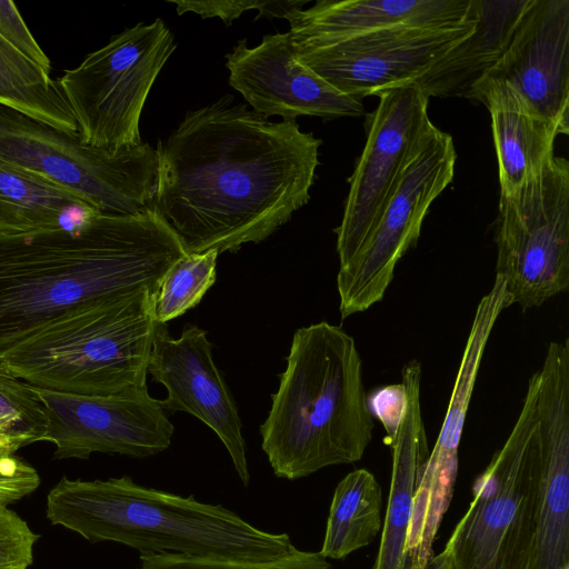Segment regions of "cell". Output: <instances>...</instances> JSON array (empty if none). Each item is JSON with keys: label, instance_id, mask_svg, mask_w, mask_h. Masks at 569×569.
Segmentation results:
<instances>
[{"label": "cell", "instance_id": "6da1fadb", "mask_svg": "<svg viewBox=\"0 0 569 569\" xmlns=\"http://www.w3.org/2000/svg\"><path fill=\"white\" fill-rule=\"evenodd\" d=\"M321 139L226 94L159 140L156 211L187 253L259 243L310 198Z\"/></svg>", "mask_w": 569, "mask_h": 569}, {"label": "cell", "instance_id": "7a4b0ae2", "mask_svg": "<svg viewBox=\"0 0 569 569\" xmlns=\"http://www.w3.org/2000/svg\"><path fill=\"white\" fill-rule=\"evenodd\" d=\"M184 253L152 209L101 212L73 229L0 234V357L77 309L141 288L157 290Z\"/></svg>", "mask_w": 569, "mask_h": 569}, {"label": "cell", "instance_id": "3957f363", "mask_svg": "<svg viewBox=\"0 0 569 569\" xmlns=\"http://www.w3.org/2000/svg\"><path fill=\"white\" fill-rule=\"evenodd\" d=\"M373 428L353 337L327 321L297 329L259 428L274 476L297 480L359 461Z\"/></svg>", "mask_w": 569, "mask_h": 569}, {"label": "cell", "instance_id": "277c9868", "mask_svg": "<svg viewBox=\"0 0 569 569\" xmlns=\"http://www.w3.org/2000/svg\"><path fill=\"white\" fill-rule=\"evenodd\" d=\"M46 515L89 542H117L140 555L269 561L296 549L288 533L261 530L222 505L144 487L129 476H63L47 495Z\"/></svg>", "mask_w": 569, "mask_h": 569}, {"label": "cell", "instance_id": "5b68a950", "mask_svg": "<svg viewBox=\"0 0 569 569\" xmlns=\"http://www.w3.org/2000/svg\"><path fill=\"white\" fill-rule=\"evenodd\" d=\"M156 289L107 298L49 322L0 357V371L59 392L109 396L147 385Z\"/></svg>", "mask_w": 569, "mask_h": 569}, {"label": "cell", "instance_id": "8992f818", "mask_svg": "<svg viewBox=\"0 0 569 569\" xmlns=\"http://www.w3.org/2000/svg\"><path fill=\"white\" fill-rule=\"evenodd\" d=\"M539 375L529 381L502 448L473 483V499L426 569H531L545 509L539 490Z\"/></svg>", "mask_w": 569, "mask_h": 569}, {"label": "cell", "instance_id": "52a82bcc", "mask_svg": "<svg viewBox=\"0 0 569 569\" xmlns=\"http://www.w3.org/2000/svg\"><path fill=\"white\" fill-rule=\"evenodd\" d=\"M0 158L83 198L103 213L152 209L158 157L147 142L112 150L0 103Z\"/></svg>", "mask_w": 569, "mask_h": 569}, {"label": "cell", "instance_id": "ba28073f", "mask_svg": "<svg viewBox=\"0 0 569 569\" xmlns=\"http://www.w3.org/2000/svg\"><path fill=\"white\" fill-rule=\"evenodd\" d=\"M176 47L173 33L160 18L139 22L57 79L83 141L112 150L142 142V109Z\"/></svg>", "mask_w": 569, "mask_h": 569}, {"label": "cell", "instance_id": "9c48e42d", "mask_svg": "<svg viewBox=\"0 0 569 569\" xmlns=\"http://www.w3.org/2000/svg\"><path fill=\"white\" fill-rule=\"evenodd\" d=\"M497 267L523 311L569 286V162L553 156L518 191L500 196Z\"/></svg>", "mask_w": 569, "mask_h": 569}, {"label": "cell", "instance_id": "30bf717a", "mask_svg": "<svg viewBox=\"0 0 569 569\" xmlns=\"http://www.w3.org/2000/svg\"><path fill=\"white\" fill-rule=\"evenodd\" d=\"M452 137L431 124L411 153L355 257L339 267L341 319L369 309L390 286L397 263L417 244L431 203L455 176Z\"/></svg>", "mask_w": 569, "mask_h": 569}, {"label": "cell", "instance_id": "8fae6325", "mask_svg": "<svg viewBox=\"0 0 569 569\" xmlns=\"http://www.w3.org/2000/svg\"><path fill=\"white\" fill-rule=\"evenodd\" d=\"M476 24L470 9V17L455 26L399 27L293 44L299 62L338 91L360 100L409 83L468 38Z\"/></svg>", "mask_w": 569, "mask_h": 569}, {"label": "cell", "instance_id": "7c38bea8", "mask_svg": "<svg viewBox=\"0 0 569 569\" xmlns=\"http://www.w3.org/2000/svg\"><path fill=\"white\" fill-rule=\"evenodd\" d=\"M30 388L47 415L43 441L56 446L54 459H88L96 452L147 458L171 445L174 426L147 385L109 396Z\"/></svg>", "mask_w": 569, "mask_h": 569}, {"label": "cell", "instance_id": "4fadbf2b", "mask_svg": "<svg viewBox=\"0 0 569 569\" xmlns=\"http://www.w3.org/2000/svg\"><path fill=\"white\" fill-rule=\"evenodd\" d=\"M367 116V140L349 179L337 234L339 267L357 253L417 144L432 122L429 97L411 86L387 89Z\"/></svg>", "mask_w": 569, "mask_h": 569}, {"label": "cell", "instance_id": "5bb4252c", "mask_svg": "<svg viewBox=\"0 0 569 569\" xmlns=\"http://www.w3.org/2000/svg\"><path fill=\"white\" fill-rule=\"evenodd\" d=\"M147 372L167 390L160 400L164 412H186L209 427L247 487L250 473L238 406L213 361L208 332L186 323L181 335L172 338L167 323H157Z\"/></svg>", "mask_w": 569, "mask_h": 569}, {"label": "cell", "instance_id": "9a60e30c", "mask_svg": "<svg viewBox=\"0 0 569 569\" xmlns=\"http://www.w3.org/2000/svg\"><path fill=\"white\" fill-rule=\"evenodd\" d=\"M226 67L229 84L266 118L332 120L365 112L359 99L338 91L299 62L289 31L266 34L253 47L239 40L226 54Z\"/></svg>", "mask_w": 569, "mask_h": 569}, {"label": "cell", "instance_id": "2e32d148", "mask_svg": "<svg viewBox=\"0 0 569 569\" xmlns=\"http://www.w3.org/2000/svg\"><path fill=\"white\" fill-rule=\"evenodd\" d=\"M502 82L569 133V0H530L500 58L479 78Z\"/></svg>", "mask_w": 569, "mask_h": 569}, {"label": "cell", "instance_id": "e0dca14e", "mask_svg": "<svg viewBox=\"0 0 569 569\" xmlns=\"http://www.w3.org/2000/svg\"><path fill=\"white\" fill-rule=\"evenodd\" d=\"M471 0H319L287 13L295 43H313L399 27L455 26L470 17Z\"/></svg>", "mask_w": 569, "mask_h": 569}, {"label": "cell", "instance_id": "ac0fdd59", "mask_svg": "<svg viewBox=\"0 0 569 569\" xmlns=\"http://www.w3.org/2000/svg\"><path fill=\"white\" fill-rule=\"evenodd\" d=\"M466 98L481 101L491 118L500 196L518 191L555 156L560 128L531 110L507 84L478 79Z\"/></svg>", "mask_w": 569, "mask_h": 569}, {"label": "cell", "instance_id": "d6986e66", "mask_svg": "<svg viewBox=\"0 0 569 569\" xmlns=\"http://www.w3.org/2000/svg\"><path fill=\"white\" fill-rule=\"evenodd\" d=\"M401 375L407 407L395 437L389 441L392 450L391 483L380 546L371 569H403L413 498L430 455L420 405V362L411 360L402 368Z\"/></svg>", "mask_w": 569, "mask_h": 569}, {"label": "cell", "instance_id": "ffe728a7", "mask_svg": "<svg viewBox=\"0 0 569 569\" xmlns=\"http://www.w3.org/2000/svg\"><path fill=\"white\" fill-rule=\"evenodd\" d=\"M530 0H472L475 31L405 86L427 97H465L470 87L500 58Z\"/></svg>", "mask_w": 569, "mask_h": 569}, {"label": "cell", "instance_id": "44dd1931", "mask_svg": "<svg viewBox=\"0 0 569 569\" xmlns=\"http://www.w3.org/2000/svg\"><path fill=\"white\" fill-rule=\"evenodd\" d=\"M99 213L78 194L0 158V234L73 229Z\"/></svg>", "mask_w": 569, "mask_h": 569}, {"label": "cell", "instance_id": "7402d4cb", "mask_svg": "<svg viewBox=\"0 0 569 569\" xmlns=\"http://www.w3.org/2000/svg\"><path fill=\"white\" fill-rule=\"evenodd\" d=\"M382 495L367 469L349 472L336 487L320 555L341 560L368 546L382 528Z\"/></svg>", "mask_w": 569, "mask_h": 569}, {"label": "cell", "instance_id": "603a6c76", "mask_svg": "<svg viewBox=\"0 0 569 569\" xmlns=\"http://www.w3.org/2000/svg\"><path fill=\"white\" fill-rule=\"evenodd\" d=\"M0 103L70 132L78 127L58 80L0 37Z\"/></svg>", "mask_w": 569, "mask_h": 569}, {"label": "cell", "instance_id": "cb8c5ba5", "mask_svg": "<svg viewBox=\"0 0 569 569\" xmlns=\"http://www.w3.org/2000/svg\"><path fill=\"white\" fill-rule=\"evenodd\" d=\"M216 250L184 253L161 278L153 297L158 323H167L194 308L217 279Z\"/></svg>", "mask_w": 569, "mask_h": 569}, {"label": "cell", "instance_id": "d4e9b609", "mask_svg": "<svg viewBox=\"0 0 569 569\" xmlns=\"http://www.w3.org/2000/svg\"><path fill=\"white\" fill-rule=\"evenodd\" d=\"M0 426L16 452L43 441L48 426L43 406L30 385L1 371Z\"/></svg>", "mask_w": 569, "mask_h": 569}, {"label": "cell", "instance_id": "484cf974", "mask_svg": "<svg viewBox=\"0 0 569 569\" xmlns=\"http://www.w3.org/2000/svg\"><path fill=\"white\" fill-rule=\"evenodd\" d=\"M132 569H333L327 558L316 551L296 548L291 553L269 561H243L174 553H142Z\"/></svg>", "mask_w": 569, "mask_h": 569}, {"label": "cell", "instance_id": "4316f807", "mask_svg": "<svg viewBox=\"0 0 569 569\" xmlns=\"http://www.w3.org/2000/svg\"><path fill=\"white\" fill-rule=\"evenodd\" d=\"M176 4V10L179 16L187 12H192L206 18H220L226 26H230L232 21L239 18L243 12L257 9L259 13L257 19L261 16L267 18H283L293 9L302 8L308 0L296 1H277V0H218V1H184L171 0L168 1Z\"/></svg>", "mask_w": 569, "mask_h": 569}, {"label": "cell", "instance_id": "83f0119b", "mask_svg": "<svg viewBox=\"0 0 569 569\" xmlns=\"http://www.w3.org/2000/svg\"><path fill=\"white\" fill-rule=\"evenodd\" d=\"M39 538L17 512L0 503V569H28Z\"/></svg>", "mask_w": 569, "mask_h": 569}, {"label": "cell", "instance_id": "f1b7e54d", "mask_svg": "<svg viewBox=\"0 0 569 569\" xmlns=\"http://www.w3.org/2000/svg\"><path fill=\"white\" fill-rule=\"evenodd\" d=\"M0 37L50 74L51 61L40 48L11 0H0Z\"/></svg>", "mask_w": 569, "mask_h": 569}, {"label": "cell", "instance_id": "f546056e", "mask_svg": "<svg viewBox=\"0 0 569 569\" xmlns=\"http://www.w3.org/2000/svg\"><path fill=\"white\" fill-rule=\"evenodd\" d=\"M367 402L371 415L382 423L390 441L405 416L407 407L405 386L401 382L379 388L367 397Z\"/></svg>", "mask_w": 569, "mask_h": 569}, {"label": "cell", "instance_id": "4dcf8cb0", "mask_svg": "<svg viewBox=\"0 0 569 569\" xmlns=\"http://www.w3.org/2000/svg\"><path fill=\"white\" fill-rule=\"evenodd\" d=\"M40 485L38 471L14 456L0 457V491L20 500Z\"/></svg>", "mask_w": 569, "mask_h": 569}, {"label": "cell", "instance_id": "1f68e13d", "mask_svg": "<svg viewBox=\"0 0 569 569\" xmlns=\"http://www.w3.org/2000/svg\"><path fill=\"white\" fill-rule=\"evenodd\" d=\"M16 501V498H13L12 496L0 491V503L9 506L10 503H13Z\"/></svg>", "mask_w": 569, "mask_h": 569}]
</instances>
